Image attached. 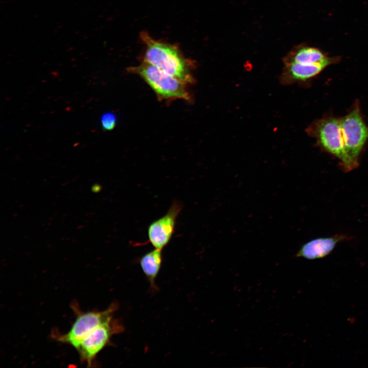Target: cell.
Returning <instances> with one entry per match:
<instances>
[{
  "label": "cell",
  "mask_w": 368,
  "mask_h": 368,
  "mask_svg": "<svg viewBox=\"0 0 368 368\" xmlns=\"http://www.w3.org/2000/svg\"><path fill=\"white\" fill-rule=\"evenodd\" d=\"M140 37L145 45L144 61L187 84L194 82L192 61L184 57L176 45L156 40L146 32H142Z\"/></svg>",
  "instance_id": "cell-1"
},
{
  "label": "cell",
  "mask_w": 368,
  "mask_h": 368,
  "mask_svg": "<svg viewBox=\"0 0 368 368\" xmlns=\"http://www.w3.org/2000/svg\"><path fill=\"white\" fill-rule=\"evenodd\" d=\"M306 132L315 139L321 148L336 156L345 170L349 171L357 167L346 152L340 118L327 116L316 119L307 128Z\"/></svg>",
  "instance_id": "cell-2"
},
{
  "label": "cell",
  "mask_w": 368,
  "mask_h": 368,
  "mask_svg": "<svg viewBox=\"0 0 368 368\" xmlns=\"http://www.w3.org/2000/svg\"><path fill=\"white\" fill-rule=\"evenodd\" d=\"M129 70L139 75L160 99H182L191 98L185 82L145 61Z\"/></svg>",
  "instance_id": "cell-3"
},
{
  "label": "cell",
  "mask_w": 368,
  "mask_h": 368,
  "mask_svg": "<svg viewBox=\"0 0 368 368\" xmlns=\"http://www.w3.org/2000/svg\"><path fill=\"white\" fill-rule=\"evenodd\" d=\"M340 122L346 152L358 166L359 155L368 140V126L362 117L359 102L340 118Z\"/></svg>",
  "instance_id": "cell-4"
},
{
  "label": "cell",
  "mask_w": 368,
  "mask_h": 368,
  "mask_svg": "<svg viewBox=\"0 0 368 368\" xmlns=\"http://www.w3.org/2000/svg\"><path fill=\"white\" fill-rule=\"evenodd\" d=\"M117 305L112 304L103 311H81L73 305L76 318L70 330L65 334L57 336L59 342L71 345L75 349L82 340L93 330L102 323L113 317Z\"/></svg>",
  "instance_id": "cell-5"
},
{
  "label": "cell",
  "mask_w": 368,
  "mask_h": 368,
  "mask_svg": "<svg viewBox=\"0 0 368 368\" xmlns=\"http://www.w3.org/2000/svg\"><path fill=\"white\" fill-rule=\"evenodd\" d=\"M124 327L113 317L102 323L90 332L77 348L81 360L91 366L98 354L110 343L111 337L122 332Z\"/></svg>",
  "instance_id": "cell-6"
},
{
  "label": "cell",
  "mask_w": 368,
  "mask_h": 368,
  "mask_svg": "<svg viewBox=\"0 0 368 368\" xmlns=\"http://www.w3.org/2000/svg\"><path fill=\"white\" fill-rule=\"evenodd\" d=\"M182 208L180 201L174 200L167 213L149 225L147 242L155 248L163 250L174 233L176 219Z\"/></svg>",
  "instance_id": "cell-7"
},
{
  "label": "cell",
  "mask_w": 368,
  "mask_h": 368,
  "mask_svg": "<svg viewBox=\"0 0 368 368\" xmlns=\"http://www.w3.org/2000/svg\"><path fill=\"white\" fill-rule=\"evenodd\" d=\"M280 77L283 85L306 82L319 74L328 65L323 63L305 64L297 62H285Z\"/></svg>",
  "instance_id": "cell-8"
},
{
  "label": "cell",
  "mask_w": 368,
  "mask_h": 368,
  "mask_svg": "<svg viewBox=\"0 0 368 368\" xmlns=\"http://www.w3.org/2000/svg\"><path fill=\"white\" fill-rule=\"evenodd\" d=\"M339 56L329 57L326 53L306 43L294 46L283 58V63L297 62L305 64H326L328 66L340 61Z\"/></svg>",
  "instance_id": "cell-9"
},
{
  "label": "cell",
  "mask_w": 368,
  "mask_h": 368,
  "mask_svg": "<svg viewBox=\"0 0 368 368\" xmlns=\"http://www.w3.org/2000/svg\"><path fill=\"white\" fill-rule=\"evenodd\" d=\"M347 237L338 235L312 239L302 246L295 257L308 260L324 258L331 252L339 242L345 240Z\"/></svg>",
  "instance_id": "cell-10"
},
{
  "label": "cell",
  "mask_w": 368,
  "mask_h": 368,
  "mask_svg": "<svg viewBox=\"0 0 368 368\" xmlns=\"http://www.w3.org/2000/svg\"><path fill=\"white\" fill-rule=\"evenodd\" d=\"M162 249L155 248L140 259L141 267L149 281L150 287L156 290L155 279L159 271L162 261Z\"/></svg>",
  "instance_id": "cell-11"
},
{
  "label": "cell",
  "mask_w": 368,
  "mask_h": 368,
  "mask_svg": "<svg viewBox=\"0 0 368 368\" xmlns=\"http://www.w3.org/2000/svg\"><path fill=\"white\" fill-rule=\"evenodd\" d=\"M101 123L102 128L107 131L112 130L117 123L116 115L111 112L104 113L101 118Z\"/></svg>",
  "instance_id": "cell-12"
}]
</instances>
